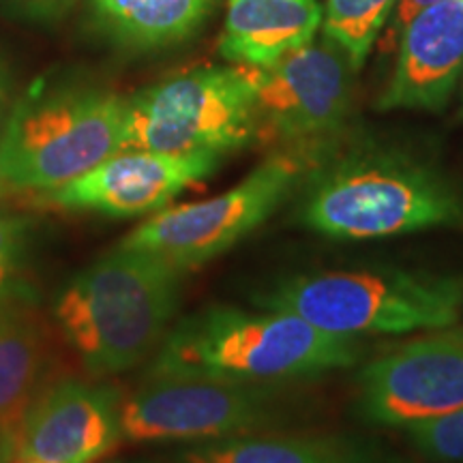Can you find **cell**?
<instances>
[{
  "label": "cell",
  "mask_w": 463,
  "mask_h": 463,
  "mask_svg": "<svg viewBox=\"0 0 463 463\" xmlns=\"http://www.w3.org/2000/svg\"><path fill=\"white\" fill-rule=\"evenodd\" d=\"M298 219L331 239H384L463 230V191L430 161L391 144L358 140L307 172Z\"/></svg>",
  "instance_id": "1"
},
{
  "label": "cell",
  "mask_w": 463,
  "mask_h": 463,
  "mask_svg": "<svg viewBox=\"0 0 463 463\" xmlns=\"http://www.w3.org/2000/svg\"><path fill=\"white\" fill-rule=\"evenodd\" d=\"M358 358V337L320 331L283 311L213 305L172 328L150 373L266 386L337 372Z\"/></svg>",
  "instance_id": "2"
},
{
  "label": "cell",
  "mask_w": 463,
  "mask_h": 463,
  "mask_svg": "<svg viewBox=\"0 0 463 463\" xmlns=\"http://www.w3.org/2000/svg\"><path fill=\"white\" fill-rule=\"evenodd\" d=\"M184 275L153 253L118 245L62 289L54 317L92 373H123L164 339Z\"/></svg>",
  "instance_id": "3"
},
{
  "label": "cell",
  "mask_w": 463,
  "mask_h": 463,
  "mask_svg": "<svg viewBox=\"0 0 463 463\" xmlns=\"http://www.w3.org/2000/svg\"><path fill=\"white\" fill-rule=\"evenodd\" d=\"M127 97L86 82L39 84L0 129V191H52L125 150Z\"/></svg>",
  "instance_id": "4"
},
{
  "label": "cell",
  "mask_w": 463,
  "mask_h": 463,
  "mask_svg": "<svg viewBox=\"0 0 463 463\" xmlns=\"http://www.w3.org/2000/svg\"><path fill=\"white\" fill-rule=\"evenodd\" d=\"M251 303L347 337L436 331L459 322L463 277L405 269L322 270L269 283L253 292Z\"/></svg>",
  "instance_id": "5"
},
{
  "label": "cell",
  "mask_w": 463,
  "mask_h": 463,
  "mask_svg": "<svg viewBox=\"0 0 463 463\" xmlns=\"http://www.w3.org/2000/svg\"><path fill=\"white\" fill-rule=\"evenodd\" d=\"M256 140L260 120L249 67H195L127 97L125 150L225 157Z\"/></svg>",
  "instance_id": "6"
},
{
  "label": "cell",
  "mask_w": 463,
  "mask_h": 463,
  "mask_svg": "<svg viewBox=\"0 0 463 463\" xmlns=\"http://www.w3.org/2000/svg\"><path fill=\"white\" fill-rule=\"evenodd\" d=\"M307 172L300 155L277 153L222 195L155 213L127 234L120 247L153 253L189 273L258 230L303 183Z\"/></svg>",
  "instance_id": "7"
},
{
  "label": "cell",
  "mask_w": 463,
  "mask_h": 463,
  "mask_svg": "<svg viewBox=\"0 0 463 463\" xmlns=\"http://www.w3.org/2000/svg\"><path fill=\"white\" fill-rule=\"evenodd\" d=\"M273 419L264 386L153 375L120 403V436L131 442H206L256 431Z\"/></svg>",
  "instance_id": "8"
},
{
  "label": "cell",
  "mask_w": 463,
  "mask_h": 463,
  "mask_svg": "<svg viewBox=\"0 0 463 463\" xmlns=\"http://www.w3.org/2000/svg\"><path fill=\"white\" fill-rule=\"evenodd\" d=\"M249 73L256 90L260 137L320 142L344 125L354 69L345 52L324 33L273 65L249 67Z\"/></svg>",
  "instance_id": "9"
},
{
  "label": "cell",
  "mask_w": 463,
  "mask_h": 463,
  "mask_svg": "<svg viewBox=\"0 0 463 463\" xmlns=\"http://www.w3.org/2000/svg\"><path fill=\"white\" fill-rule=\"evenodd\" d=\"M358 410L380 427H408L463 410V326L420 335L369 363Z\"/></svg>",
  "instance_id": "10"
},
{
  "label": "cell",
  "mask_w": 463,
  "mask_h": 463,
  "mask_svg": "<svg viewBox=\"0 0 463 463\" xmlns=\"http://www.w3.org/2000/svg\"><path fill=\"white\" fill-rule=\"evenodd\" d=\"M215 155H165L127 148L42 198L65 211L108 217L155 215L219 167Z\"/></svg>",
  "instance_id": "11"
},
{
  "label": "cell",
  "mask_w": 463,
  "mask_h": 463,
  "mask_svg": "<svg viewBox=\"0 0 463 463\" xmlns=\"http://www.w3.org/2000/svg\"><path fill=\"white\" fill-rule=\"evenodd\" d=\"M116 391L82 380H62L31 403L17 433L20 461L92 463L120 436Z\"/></svg>",
  "instance_id": "12"
},
{
  "label": "cell",
  "mask_w": 463,
  "mask_h": 463,
  "mask_svg": "<svg viewBox=\"0 0 463 463\" xmlns=\"http://www.w3.org/2000/svg\"><path fill=\"white\" fill-rule=\"evenodd\" d=\"M463 78V0H438L399 34L395 71L380 109L439 112Z\"/></svg>",
  "instance_id": "13"
},
{
  "label": "cell",
  "mask_w": 463,
  "mask_h": 463,
  "mask_svg": "<svg viewBox=\"0 0 463 463\" xmlns=\"http://www.w3.org/2000/svg\"><path fill=\"white\" fill-rule=\"evenodd\" d=\"M320 0H228L222 43L234 65L269 67L322 28Z\"/></svg>",
  "instance_id": "14"
},
{
  "label": "cell",
  "mask_w": 463,
  "mask_h": 463,
  "mask_svg": "<svg viewBox=\"0 0 463 463\" xmlns=\"http://www.w3.org/2000/svg\"><path fill=\"white\" fill-rule=\"evenodd\" d=\"M184 463H402L380 447L339 433H239L206 439Z\"/></svg>",
  "instance_id": "15"
},
{
  "label": "cell",
  "mask_w": 463,
  "mask_h": 463,
  "mask_svg": "<svg viewBox=\"0 0 463 463\" xmlns=\"http://www.w3.org/2000/svg\"><path fill=\"white\" fill-rule=\"evenodd\" d=\"M103 37L133 52L183 43L208 20L217 0H89Z\"/></svg>",
  "instance_id": "16"
},
{
  "label": "cell",
  "mask_w": 463,
  "mask_h": 463,
  "mask_svg": "<svg viewBox=\"0 0 463 463\" xmlns=\"http://www.w3.org/2000/svg\"><path fill=\"white\" fill-rule=\"evenodd\" d=\"M42 367V326L28 297L0 298V431L20 433Z\"/></svg>",
  "instance_id": "17"
},
{
  "label": "cell",
  "mask_w": 463,
  "mask_h": 463,
  "mask_svg": "<svg viewBox=\"0 0 463 463\" xmlns=\"http://www.w3.org/2000/svg\"><path fill=\"white\" fill-rule=\"evenodd\" d=\"M399 0H326L322 33L331 37L354 71L364 65L375 37L389 24Z\"/></svg>",
  "instance_id": "18"
},
{
  "label": "cell",
  "mask_w": 463,
  "mask_h": 463,
  "mask_svg": "<svg viewBox=\"0 0 463 463\" xmlns=\"http://www.w3.org/2000/svg\"><path fill=\"white\" fill-rule=\"evenodd\" d=\"M414 449L438 463H463V410L408 427Z\"/></svg>",
  "instance_id": "19"
},
{
  "label": "cell",
  "mask_w": 463,
  "mask_h": 463,
  "mask_svg": "<svg viewBox=\"0 0 463 463\" xmlns=\"http://www.w3.org/2000/svg\"><path fill=\"white\" fill-rule=\"evenodd\" d=\"M33 219L0 208V298L20 292L17 275L24 264Z\"/></svg>",
  "instance_id": "20"
},
{
  "label": "cell",
  "mask_w": 463,
  "mask_h": 463,
  "mask_svg": "<svg viewBox=\"0 0 463 463\" xmlns=\"http://www.w3.org/2000/svg\"><path fill=\"white\" fill-rule=\"evenodd\" d=\"M78 0H3V5L17 20L31 24H54L65 17Z\"/></svg>",
  "instance_id": "21"
},
{
  "label": "cell",
  "mask_w": 463,
  "mask_h": 463,
  "mask_svg": "<svg viewBox=\"0 0 463 463\" xmlns=\"http://www.w3.org/2000/svg\"><path fill=\"white\" fill-rule=\"evenodd\" d=\"M438 3V0H399L395 11H392L391 20H389V33L392 34V37H399L402 34V31L405 28V24H408L412 17L419 14V11H422L425 7H430V5Z\"/></svg>",
  "instance_id": "22"
},
{
  "label": "cell",
  "mask_w": 463,
  "mask_h": 463,
  "mask_svg": "<svg viewBox=\"0 0 463 463\" xmlns=\"http://www.w3.org/2000/svg\"><path fill=\"white\" fill-rule=\"evenodd\" d=\"M0 463H20L15 433L0 431Z\"/></svg>",
  "instance_id": "23"
},
{
  "label": "cell",
  "mask_w": 463,
  "mask_h": 463,
  "mask_svg": "<svg viewBox=\"0 0 463 463\" xmlns=\"http://www.w3.org/2000/svg\"><path fill=\"white\" fill-rule=\"evenodd\" d=\"M7 103H9V78H7V67L3 65V58H0V123H3Z\"/></svg>",
  "instance_id": "24"
},
{
  "label": "cell",
  "mask_w": 463,
  "mask_h": 463,
  "mask_svg": "<svg viewBox=\"0 0 463 463\" xmlns=\"http://www.w3.org/2000/svg\"><path fill=\"white\" fill-rule=\"evenodd\" d=\"M20 463H50V461H20Z\"/></svg>",
  "instance_id": "25"
},
{
  "label": "cell",
  "mask_w": 463,
  "mask_h": 463,
  "mask_svg": "<svg viewBox=\"0 0 463 463\" xmlns=\"http://www.w3.org/2000/svg\"><path fill=\"white\" fill-rule=\"evenodd\" d=\"M463 80V78H461ZM461 97H463V86H461Z\"/></svg>",
  "instance_id": "26"
}]
</instances>
